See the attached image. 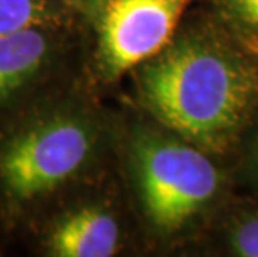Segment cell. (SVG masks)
<instances>
[{
    "label": "cell",
    "mask_w": 258,
    "mask_h": 257,
    "mask_svg": "<svg viewBox=\"0 0 258 257\" xmlns=\"http://www.w3.org/2000/svg\"><path fill=\"white\" fill-rule=\"evenodd\" d=\"M140 95L183 140L222 150L258 102V69L215 37L186 34L144 65Z\"/></svg>",
    "instance_id": "obj_1"
},
{
    "label": "cell",
    "mask_w": 258,
    "mask_h": 257,
    "mask_svg": "<svg viewBox=\"0 0 258 257\" xmlns=\"http://www.w3.org/2000/svg\"><path fill=\"white\" fill-rule=\"evenodd\" d=\"M185 142L147 132L135 139L132 150L144 211L165 232L178 231L194 219L215 197L222 182L203 149Z\"/></svg>",
    "instance_id": "obj_2"
},
{
    "label": "cell",
    "mask_w": 258,
    "mask_h": 257,
    "mask_svg": "<svg viewBox=\"0 0 258 257\" xmlns=\"http://www.w3.org/2000/svg\"><path fill=\"white\" fill-rule=\"evenodd\" d=\"M92 147V129L84 120L69 116L42 120L4 147L0 179L14 197L34 199L79 172Z\"/></svg>",
    "instance_id": "obj_3"
},
{
    "label": "cell",
    "mask_w": 258,
    "mask_h": 257,
    "mask_svg": "<svg viewBox=\"0 0 258 257\" xmlns=\"http://www.w3.org/2000/svg\"><path fill=\"white\" fill-rule=\"evenodd\" d=\"M188 0H110L100 15L98 60L115 79L165 48Z\"/></svg>",
    "instance_id": "obj_4"
},
{
    "label": "cell",
    "mask_w": 258,
    "mask_h": 257,
    "mask_svg": "<svg viewBox=\"0 0 258 257\" xmlns=\"http://www.w3.org/2000/svg\"><path fill=\"white\" fill-rule=\"evenodd\" d=\"M118 240V224L112 214L98 207H82L55 224L47 247L57 257H110L117 252Z\"/></svg>",
    "instance_id": "obj_5"
},
{
    "label": "cell",
    "mask_w": 258,
    "mask_h": 257,
    "mask_svg": "<svg viewBox=\"0 0 258 257\" xmlns=\"http://www.w3.org/2000/svg\"><path fill=\"white\" fill-rule=\"evenodd\" d=\"M48 54L47 35L35 27L0 37V97L25 85Z\"/></svg>",
    "instance_id": "obj_6"
},
{
    "label": "cell",
    "mask_w": 258,
    "mask_h": 257,
    "mask_svg": "<svg viewBox=\"0 0 258 257\" xmlns=\"http://www.w3.org/2000/svg\"><path fill=\"white\" fill-rule=\"evenodd\" d=\"M47 15L43 0H0V37L40 25Z\"/></svg>",
    "instance_id": "obj_7"
},
{
    "label": "cell",
    "mask_w": 258,
    "mask_h": 257,
    "mask_svg": "<svg viewBox=\"0 0 258 257\" xmlns=\"http://www.w3.org/2000/svg\"><path fill=\"white\" fill-rule=\"evenodd\" d=\"M217 5L230 25L258 40V0H217Z\"/></svg>",
    "instance_id": "obj_8"
},
{
    "label": "cell",
    "mask_w": 258,
    "mask_h": 257,
    "mask_svg": "<svg viewBox=\"0 0 258 257\" xmlns=\"http://www.w3.org/2000/svg\"><path fill=\"white\" fill-rule=\"evenodd\" d=\"M232 249L241 257H258V214L243 217L230 236Z\"/></svg>",
    "instance_id": "obj_9"
},
{
    "label": "cell",
    "mask_w": 258,
    "mask_h": 257,
    "mask_svg": "<svg viewBox=\"0 0 258 257\" xmlns=\"http://www.w3.org/2000/svg\"><path fill=\"white\" fill-rule=\"evenodd\" d=\"M70 4H74L75 7H79L84 12L90 14V15H98L100 17L105 5L110 2V0H69Z\"/></svg>",
    "instance_id": "obj_10"
},
{
    "label": "cell",
    "mask_w": 258,
    "mask_h": 257,
    "mask_svg": "<svg viewBox=\"0 0 258 257\" xmlns=\"http://www.w3.org/2000/svg\"><path fill=\"white\" fill-rule=\"evenodd\" d=\"M255 162H256V169H258V139H256V145H255Z\"/></svg>",
    "instance_id": "obj_11"
}]
</instances>
